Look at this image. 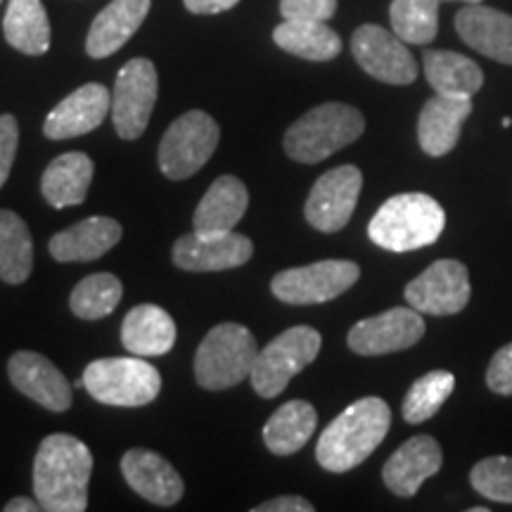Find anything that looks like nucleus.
I'll return each mask as SVG.
<instances>
[{
  "label": "nucleus",
  "instance_id": "obj_32",
  "mask_svg": "<svg viewBox=\"0 0 512 512\" xmlns=\"http://www.w3.org/2000/svg\"><path fill=\"white\" fill-rule=\"evenodd\" d=\"M121 297H124V285H121L117 275L93 273L86 275L74 287L72 297H69V306H72V313L76 318L100 320L117 309Z\"/></svg>",
  "mask_w": 512,
  "mask_h": 512
},
{
  "label": "nucleus",
  "instance_id": "obj_10",
  "mask_svg": "<svg viewBox=\"0 0 512 512\" xmlns=\"http://www.w3.org/2000/svg\"><path fill=\"white\" fill-rule=\"evenodd\" d=\"M157 93V69L150 60L136 57L119 69L112 91V121L119 138L136 140L143 136L157 105Z\"/></svg>",
  "mask_w": 512,
  "mask_h": 512
},
{
  "label": "nucleus",
  "instance_id": "obj_31",
  "mask_svg": "<svg viewBox=\"0 0 512 512\" xmlns=\"http://www.w3.org/2000/svg\"><path fill=\"white\" fill-rule=\"evenodd\" d=\"M34 268V242L27 223L10 209H0V280L22 285Z\"/></svg>",
  "mask_w": 512,
  "mask_h": 512
},
{
  "label": "nucleus",
  "instance_id": "obj_9",
  "mask_svg": "<svg viewBox=\"0 0 512 512\" xmlns=\"http://www.w3.org/2000/svg\"><path fill=\"white\" fill-rule=\"evenodd\" d=\"M361 268L347 259H328L316 264L287 268L273 278L271 290L280 302L292 306L325 304L356 285Z\"/></svg>",
  "mask_w": 512,
  "mask_h": 512
},
{
  "label": "nucleus",
  "instance_id": "obj_11",
  "mask_svg": "<svg viewBox=\"0 0 512 512\" xmlns=\"http://www.w3.org/2000/svg\"><path fill=\"white\" fill-rule=\"evenodd\" d=\"M351 53L363 72L389 86H408L418 79V64L394 31L363 24L351 36Z\"/></svg>",
  "mask_w": 512,
  "mask_h": 512
},
{
  "label": "nucleus",
  "instance_id": "obj_16",
  "mask_svg": "<svg viewBox=\"0 0 512 512\" xmlns=\"http://www.w3.org/2000/svg\"><path fill=\"white\" fill-rule=\"evenodd\" d=\"M107 112H112V93L102 83H86L48 114L43 136L50 140L86 136L107 119Z\"/></svg>",
  "mask_w": 512,
  "mask_h": 512
},
{
  "label": "nucleus",
  "instance_id": "obj_40",
  "mask_svg": "<svg viewBox=\"0 0 512 512\" xmlns=\"http://www.w3.org/2000/svg\"><path fill=\"white\" fill-rule=\"evenodd\" d=\"M183 3L192 15H219V12L233 10L240 0H183Z\"/></svg>",
  "mask_w": 512,
  "mask_h": 512
},
{
  "label": "nucleus",
  "instance_id": "obj_19",
  "mask_svg": "<svg viewBox=\"0 0 512 512\" xmlns=\"http://www.w3.org/2000/svg\"><path fill=\"white\" fill-rule=\"evenodd\" d=\"M121 475L126 484L145 501L171 508L181 501L185 484L178 472L159 453L147 448H131L121 458Z\"/></svg>",
  "mask_w": 512,
  "mask_h": 512
},
{
  "label": "nucleus",
  "instance_id": "obj_34",
  "mask_svg": "<svg viewBox=\"0 0 512 512\" xmlns=\"http://www.w3.org/2000/svg\"><path fill=\"white\" fill-rule=\"evenodd\" d=\"M456 389V377L448 370H432L413 382L403 399V420L411 425L427 422L439 413V408L448 401V396Z\"/></svg>",
  "mask_w": 512,
  "mask_h": 512
},
{
  "label": "nucleus",
  "instance_id": "obj_14",
  "mask_svg": "<svg viewBox=\"0 0 512 512\" xmlns=\"http://www.w3.org/2000/svg\"><path fill=\"white\" fill-rule=\"evenodd\" d=\"M425 335V318L413 306H396L373 318L358 320L347 344L358 356H384L415 347Z\"/></svg>",
  "mask_w": 512,
  "mask_h": 512
},
{
  "label": "nucleus",
  "instance_id": "obj_27",
  "mask_svg": "<svg viewBox=\"0 0 512 512\" xmlns=\"http://www.w3.org/2000/svg\"><path fill=\"white\" fill-rule=\"evenodd\" d=\"M318 427V413L309 401H287L264 425V444L275 456H292L309 444Z\"/></svg>",
  "mask_w": 512,
  "mask_h": 512
},
{
  "label": "nucleus",
  "instance_id": "obj_23",
  "mask_svg": "<svg viewBox=\"0 0 512 512\" xmlns=\"http://www.w3.org/2000/svg\"><path fill=\"white\" fill-rule=\"evenodd\" d=\"M249 207L247 185L235 176H221L209 185L192 216V228L200 235L230 233Z\"/></svg>",
  "mask_w": 512,
  "mask_h": 512
},
{
  "label": "nucleus",
  "instance_id": "obj_15",
  "mask_svg": "<svg viewBox=\"0 0 512 512\" xmlns=\"http://www.w3.org/2000/svg\"><path fill=\"white\" fill-rule=\"evenodd\" d=\"M254 254V245L247 235L190 233L176 240L174 264L188 273H216L245 266Z\"/></svg>",
  "mask_w": 512,
  "mask_h": 512
},
{
  "label": "nucleus",
  "instance_id": "obj_44",
  "mask_svg": "<svg viewBox=\"0 0 512 512\" xmlns=\"http://www.w3.org/2000/svg\"><path fill=\"white\" fill-rule=\"evenodd\" d=\"M0 3H3V0H0Z\"/></svg>",
  "mask_w": 512,
  "mask_h": 512
},
{
  "label": "nucleus",
  "instance_id": "obj_18",
  "mask_svg": "<svg viewBox=\"0 0 512 512\" xmlns=\"http://www.w3.org/2000/svg\"><path fill=\"white\" fill-rule=\"evenodd\" d=\"M444 463L437 439L418 434L401 444L382 467V479L392 494L411 498L420 491L427 479L437 475Z\"/></svg>",
  "mask_w": 512,
  "mask_h": 512
},
{
  "label": "nucleus",
  "instance_id": "obj_29",
  "mask_svg": "<svg viewBox=\"0 0 512 512\" xmlns=\"http://www.w3.org/2000/svg\"><path fill=\"white\" fill-rule=\"evenodd\" d=\"M275 46L285 53L311 62H330L342 53V38L325 22H299L285 19L273 29Z\"/></svg>",
  "mask_w": 512,
  "mask_h": 512
},
{
  "label": "nucleus",
  "instance_id": "obj_24",
  "mask_svg": "<svg viewBox=\"0 0 512 512\" xmlns=\"http://www.w3.org/2000/svg\"><path fill=\"white\" fill-rule=\"evenodd\" d=\"M121 226L110 216H91L76 226L60 230L50 238V256L60 264L72 261H95L105 256L121 240Z\"/></svg>",
  "mask_w": 512,
  "mask_h": 512
},
{
  "label": "nucleus",
  "instance_id": "obj_21",
  "mask_svg": "<svg viewBox=\"0 0 512 512\" xmlns=\"http://www.w3.org/2000/svg\"><path fill=\"white\" fill-rule=\"evenodd\" d=\"M456 31L477 53L512 64V17L505 12L470 3L456 15Z\"/></svg>",
  "mask_w": 512,
  "mask_h": 512
},
{
  "label": "nucleus",
  "instance_id": "obj_17",
  "mask_svg": "<svg viewBox=\"0 0 512 512\" xmlns=\"http://www.w3.org/2000/svg\"><path fill=\"white\" fill-rule=\"evenodd\" d=\"M8 377L24 396L53 413H64L72 406V387L67 377L36 351H17L8 361Z\"/></svg>",
  "mask_w": 512,
  "mask_h": 512
},
{
  "label": "nucleus",
  "instance_id": "obj_12",
  "mask_svg": "<svg viewBox=\"0 0 512 512\" xmlns=\"http://www.w3.org/2000/svg\"><path fill=\"white\" fill-rule=\"evenodd\" d=\"M363 188V174L354 164L337 166L323 174L309 192L304 216L320 233H339L347 226Z\"/></svg>",
  "mask_w": 512,
  "mask_h": 512
},
{
  "label": "nucleus",
  "instance_id": "obj_2",
  "mask_svg": "<svg viewBox=\"0 0 512 512\" xmlns=\"http://www.w3.org/2000/svg\"><path fill=\"white\" fill-rule=\"evenodd\" d=\"M392 427L387 401L366 396L344 408L325 427L316 446V460L328 472H349L373 456Z\"/></svg>",
  "mask_w": 512,
  "mask_h": 512
},
{
  "label": "nucleus",
  "instance_id": "obj_3",
  "mask_svg": "<svg viewBox=\"0 0 512 512\" xmlns=\"http://www.w3.org/2000/svg\"><path fill=\"white\" fill-rule=\"evenodd\" d=\"M446 228L441 204L422 192L389 197L368 223V235L377 247L403 254L430 247Z\"/></svg>",
  "mask_w": 512,
  "mask_h": 512
},
{
  "label": "nucleus",
  "instance_id": "obj_1",
  "mask_svg": "<svg viewBox=\"0 0 512 512\" xmlns=\"http://www.w3.org/2000/svg\"><path fill=\"white\" fill-rule=\"evenodd\" d=\"M93 453L72 434H50L34 460V494L48 512H83L88 508V482Z\"/></svg>",
  "mask_w": 512,
  "mask_h": 512
},
{
  "label": "nucleus",
  "instance_id": "obj_20",
  "mask_svg": "<svg viewBox=\"0 0 512 512\" xmlns=\"http://www.w3.org/2000/svg\"><path fill=\"white\" fill-rule=\"evenodd\" d=\"M472 114V98L434 93L422 107L418 119V140L425 155L444 157L458 145L465 119Z\"/></svg>",
  "mask_w": 512,
  "mask_h": 512
},
{
  "label": "nucleus",
  "instance_id": "obj_42",
  "mask_svg": "<svg viewBox=\"0 0 512 512\" xmlns=\"http://www.w3.org/2000/svg\"><path fill=\"white\" fill-rule=\"evenodd\" d=\"M510 126H512V119L505 117V119H503V128H510Z\"/></svg>",
  "mask_w": 512,
  "mask_h": 512
},
{
  "label": "nucleus",
  "instance_id": "obj_41",
  "mask_svg": "<svg viewBox=\"0 0 512 512\" xmlns=\"http://www.w3.org/2000/svg\"><path fill=\"white\" fill-rule=\"evenodd\" d=\"M5 512H38L43 510L41 503L38 501H31V498H24V496H17L12 498L10 503H5Z\"/></svg>",
  "mask_w": 512,
  "mask_h": 512
},
{
  "label": "nucleus",
  "instance_id": "obj_38",
  "mask_svg": "<svg viewBox=\"0 0 512 512\" xmlns=\"http://www.w3.org/2000/svg\"><path fill=\"white\" fill-rule=\"evenodd\" d=\"M486 387L501 396L512 394V344L498 349L491 358L489 370H486Z\"/></svg>",
  "mask_w": 512,
  "mask_h": 512
},
{
  "label": "nucleus",
  "instance_id": "obj_35",
  "mask_svg": "<svg viewBox=\"0 0 512 512\" xmlns=\"http://www.w3.org/2000/svg\"><path fill=\"white\" fill-rule=\"evenodd\" d=\"M472 489L486 501L512 503V458H484L470 472Z\"/></svg>",
  "mask_w": 512,
  "mask_h": 512
},
{
  "label": "nucleus",
  "instance_id": "obj_4",
  "mask_svg": "<svg viewBox=\"0 0 512 512\" xmlns=\"http://www.w3.org/2000/svg\"><path fill=\"white\" fill-rule=\"evenodd\" d=\"M366 131V119L344 102H325L313 107L287 128L285 152L294 162L318 164L356 143Z\"/></svg>",
  "mask_w": 512,
  "mask_h": 512
},
{
  "label": "nucleus",
  "instance_id": "obj_37",
  "mask_svg": "<svg viewBox=\"0 0 512 512\" xmlns=\"http://www.w3.org/2000/svg\"><path fill=\"white\" fill-rule=\"evenodd\" d=\"M19 124L12 114H0V188L8 181L17 157Z\"/></svg>",
  "mask_w": 512,
  "mask_h": 512
},
{
  "label": "nucleus",
  "instance_id": "obj_36",
  "mask_svg": "<svg viewBox=\"0 0 512 512\" xmlns=\"http://www.w3.org/2000/svg\"><path fill=\"white\" fill-rule=\"evenodd\" d=\"M337 0H280L283 19H299V22H328L335 17Z\"/></svg>",
  "mask_w": 512,
  "mask_h": 512
},
{
  "label": "nucleus",
  "instance_id": "obj_25",
  "mask_svg": "<svg viewBox=\"0 0 512 512\" xmlns=\"http://www.w3.org/2000/svg\"><path fill=\"white\" fill-rule=\"evenodd\" d=\"M174 318L157 304L133 306L121 323V344L133 356H164L176 344Z\"/></svg>",
  "mask_w": 512,
  "mask_h": 512
},
{
  "label": "nucleus",
  "instance_id": "obj_28",
  "mask_svg": "<svg viewBox=\"0 0 512 512\" xmlns=\"http://www.w3.org/2000/svg\"><path fill=\"white\" fill-rule=\"evenodd\" d=\"M427 83L439 95H453V98H472L484 86V74L477 62L470 57L451 53V50H425Z\"/></svg>",
  "mask_w": 512,
  "mask_h": 512
},
{
  "label": "nucleus",
  "instance_id": "obj_7",
  "mask_svg": "<svg viewBox=\"0 0 512 512\" xmlns=\"http://www.w3.org/2000/svg\"><path fill=\"white\" fill-rule=\"evenodd\" d=\"M320 347H323V337L309 325H294L280 332L256 354L254 368L249 373L254 392L264 399H275L283 394L292 377L316 361Z\"/></svg>",
  "mask_w": 512,
  "mask_h": 512
},
{
  "label": "nucleus",
  "instance_id": "obj_33",
  "mask_svg": "<svg viewBox=\"0 0 512 512\" xmlns=\"http://www.w3.org/2000/svg\"><path fill=\"white\" fill-rule=\"evenodd\" d=\"M389 19L403 43L427 46L439 31V0H392Z\"/></svg>",
  "mask_w": 512,
  "mask_h": 512
},
{
  "label": "nucleus",
  "instance_id": "obj_26",
  "mask_svg": "<svg viewBox=\"0 0 512 512\" xmlns=\"http://www.w3.org/2000/svg\"><path fill=\"white\" fill-rule=\"evenodd\" d=\"M93 181V159L83 152H64L46 166L41 192L55 209L76 207L86 200Z\"/></svg>",
  "mask_w": 512,
  "mask_h": 512
},
{
  "label": "nucleus",
  "instance_id": "obj_30",
  "mask_svg": "<svg viewBox=\"0 0 512 512\" xmlns=\"http://www.w3.org/2000/svg\"><path fill=\"white\" fill-rule=\"evenodd\" d=\"M5 41L24 55H43L50 48V22L41 0H10L3 19Z\"/></svg>",
  "mask_w": 512,
  "mask_h": 512
},
{
  "label": "nucleus",
  "instance_id": "obj_13",
  "mask_svg": "<svg viewBox=\"0 0 512 512\" xmlns=\"http://www.w3.org/2000/svg\"><path fill=\"white\" fill-rule=\"evenodd\" d=\"M470 273L465 264L453 259H439L406 285L408 306L430 316H453L470 302Z\"/></svg>",
  "mask_w": 512,
  "mask_h": 512
},
{
  "label": "nucleus",
  "instance_id": "obj_6",
  "mask_svg": "<svg viewBox=\"0 0 512 512\" xmlns=\"http://www.w3.org/2000/svg\"><path fill=\"white\" fill-rule=\"evenodd\" d=\"M256 354V339L245 325H216L207 332L195 354V380L209 392L235 387L252 373Z\"/></svg>",
  "mask_w": 512,
  "mask_h": 512
},
{
  "label": "nucleus",
  "instance_id": "obj_22",
  "mask_svg": "<svg viewBox=\"0 0 512 512\" xmlns=\"http://www.w3.org/2000/svg\"><path fill=\"white\" fill-rule=\"evenodd\" d=\"M152 0H112L93 19L86 38V53L93 60H105L126 46L145 22Z\"/></svg>",
  "mask_w": 512,
  "mask_h": 512
},
{
  "label": "nucleus",
  "instance_id": "obj_8",
  "mask_svg": "<svg viewBox=\"0 0 512 512\" xmlns=\"http://www.w3.org/2000/svg\"><path fill=\"white\" fill-rule=\"evenodd\" d=\"M221 131L214 117L202 110H190L178 117L159 143V169L171 181L195 176L219 145Z\"/></svg>",
  "mask_w": 512,
  "mask_h": 512
},
{
  "label": "nucleus",
  "instance_id": "obj_5",
  "mask_svg": "<svg viewBox=\"0 0 512 512\" xmlns=\"http://www.w3.org/2000/svg\"><path fill=\"white\" fill-rule=\"evenodd\" d=\"M83 389L95 401L117 408H140L162 392V375L143 356L98 358L83 370Z\"/></svg>",
  "mask_w": 512,
  "mask_h": 512
},
{
  "label": "nucleus",
  "instance_id": "obj_39",
  "mask_svg": "<svg viewBox=\"0 0 512 512\" xmlns=\"http://www.w3.org/2000/svg\"><path fill=\"white\" fill-rule=\"evenodd\" d=\"M254 512H313V505L302 496H278L252 508Z\"/></svg>",
  "mask_w": 512,
  "mask_h": 512
},
{
  "label": "nucleus",
  "instance_id": "obj_43",
  "mask_svg": "<svg viewBox=\"0 0 512 512\" xmlns=\"http://www.w3.org/2000/svg\"><path fill=\"white\" fill-rule=\"evenodd\" d=\"M463 3L470 5V3H482V0H463Z\"/></svg>",
  "mask_w": 512,
  "mask_h": 512
}]
</instances>
